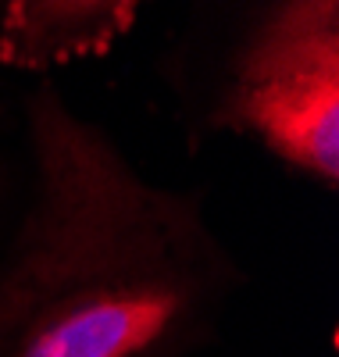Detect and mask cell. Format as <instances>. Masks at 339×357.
Masks as SVG:
<instances>
[{"label": "cell", "instance_id": "6da1fadb", "mask_svg": "<svg viewBox=\"0 0 339 357\" xmlns=\"http://www.w3.org/2000/svg\"><path fill=\"white\" fill-rule=\"evenodd\" d=\"M33 136L43 193L0 272V357H143L200 296L207 236L54 93Z\"/></svg>", "mask_w": 339, "mask_h": 357}, {"label": "cell", "instance_id": "7a4b0ae2", "mask_svg": "<svg viewBox=\"0 0 339 357\" xmlns=\"http://www.w3.org/2000/svg\"><path fill=\"white\" fill-rule=\"evenodd\" d=\"M232 111L286 161L339 178V29L336 4L275 15L239 68Z\"/></svg>", "mask_w": 339, "mask_h": 357}]
</instances>
